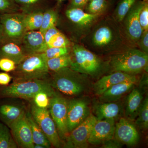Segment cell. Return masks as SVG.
I'll list each match as a JSON object with an SVG mask.
<instances>
[{"label":"cell","instance_id":"24","mask_svg":"<svg viewBox=\"0 0 148 148\" xmlns=\"http://www.w3.org/2000/svg\"><path fill=\"white\" fill-rule=\"evenodd\" d=\"M26 117L31 128L34 144L42 145L45 148L51 147V146L50 142L39 125L33 118L31 113H26Z\"/></svg>","mask_w":148,"mask_h":148},{"label":"cell","instance_id":"38","mask_svg":"<svg viewBox=\"0 0 148 148\" xmlns=\"http://www.w3.org/2000/svg\"><path fill=\"white\" fill-rule=\"evenodd\" d=\"M140 47L143 51L148 53V31H144L141 35L140 40Z\"/></svg>","mask_w":148,"mask_h":148},{"label":"cell","instance_id":"23","mask_svg":"<svg viewBox=\"0 0 148 148\" xmlns=\"http://www.w3.org/2000/svg\"><path fill=\"white\" fill-rule=\"evenodd\" d=\"M24 107L9 104L0 106V116L8 127L25 113Z\"/></svg>","mask_w":148,"mask_h":148},{"label":"cell","instance_id":"36","mask_svg":"<svg viewBox=\"0 0 148 148\" xmlns=\"http://www.w3.org/2000/svg\"><path fill=\"white\" fill-rule=\"evenodd\" d=\"M139 20L143 32L148 31V5L147 1L140 11Z\"/></svg>","mask_w":148,"mask_h":148},{"label":"cell","instance_id":"19","mask_svg":"<svg viewBox=\"0 0 148 148\" xmlns=\"http://www.w3.org/2000/svg\"><path fill=\"white\" fill-rule=\"evenodd\" d=\"M122 108L114 102L102 103L95 107V117L97 120L116 119L120 115Z\"/></svg>","mask_w":148,"mask_h":148},{"label":"cell","instance_id":"25","mask_svg":"<svg viewBox=\"0 0 148 148\" xmlns=\"http://www.w3.org/2000/svg\"><path fill=\"white\" fill-rule=\"evenodd\" d=\"M113 38V34L109 27L103 26L98 28L94 33L92 41L98 47L105 46L110 43Z\"/></svg>","mask_w":148,"mask_h":148},{"label":"cell","instance_id":"22","mask_svg":"<svg viewBox=\"0 0 148 148\" xmlns=\"http://www.w3.org/2000/svg\"><path fill=\"white\" fill-rule=\"evenodd\" d=\"M46 50L51 47H69L70 41L55 27L49 29L44 34Z\"/></svg>","mask_w":148,"mask_h":148},{"label":"cell","instance_id":"35","mask_svg":"<svg viewBox=\"0 0 148 148\" xmlns=\"http://www.w3.org/2000/svg\"><path fill=\"white\" fill-rule=\"evenodd\" d=\"M47 59L56 58L70 53V49L67 47L48 48L43 52Z\"/></svg>","mask_w":148,"mask_h":148},{"label":"cell","instance_id":"16","mask_svg":"<svg viewBox=\"0 0 148 148\" xmlns=\"http://www.w3.org/2000/svg\"><path fill=\"white\" fill-rule=\"evenodd\" d=\"M135 77V76L130 74L116 71L110 75L105 76L97 81L93 84V90L96 95L100 96L113 86L132 79Z\"/></svg>","mask_w":148,"mask_h":148},{"label":"cell","instance_id":"17","mask_svg":"<svg viewBox=\"0 0 148 148\" xmlns=\"http://www.w3.org/2000/svg\"><path fill=\"white\" fill-rule=\"evenodd\" d=\"M136 77L132 79L114 85L110 88L100 96L102 103L114 102L129 92L137 83Z\"/></svg>","mask_w":148,"mask_h":148},{"label":"cell","instance_id":"29","mask_svg":"<svg viewBox=\"0 0 148 148\" xmlns=\"http://www.w3.org/2000/svg\"><path fill=\"white\" fill-rule=\"evenodd\" d=\"M135 123L140 129L147 130L148 128V98L146 97L142 102Z\"/></svg>","mask_w":148,"mask_h":148},{"label":"cell","instance_id":"6","mask_svg":"<svg viewBox=\"0 0 148 148\" xmlns=\"http://www.w3.org/2000/svg\"><path fill=\"white\" fill-rule=\"evenodd\" d=\"M25 15V13L20 12L1 13L3 31L2 42H12L20 44L27 32L24 23Z\"/></svg>","mask_w":148,"mask_h":148},{"label":"cell","instance_id":"7","mask_svg":"<svg viewBox=\"0 0 148 148\" xmlns=\"http://www.w3.org/2000/svg\"><path fill=\"white\" fill-rule=\"evenodd\" d=\"M31 113L47 137L51 146L56 148L61 147L63 145V141L48 110L38 108L33 103L31 106Z\"/></svg>","mask_w":148,"mask_h":148},{"label":"cell","instance_id":"9","mask_svg":"<svg viewBox=\"0 0 148 148\" xmlns=\"http://www.w3.org/2000/svg\"><path fill=\"white\" fill-rule=\"evenodd\" d=\"M97 119L90 114L82 123L72 130L66 137L64 147L85 148L88 146V140L91 130Z\"/></svg>","mask_w":148,"mask_h":148},{"label":"cell","instance_id":"30","mask_svg":"<svg viewBox=\"0 0 148 148\" xmlns=\"http://www.w3.org/2000/svg\"><path fill=\"white\" fill-rule=\"evenodd\" d=\"M58 19L57 12L53 10H47L43 12L42 24L39 31L42 34L51 27H55Z\"/></svg>","mask_w":148,"mask_h":148},{"label":"cell","instance_id":"37","mask_svg":"<svg viewBox=\"0 0 148 148\" xmlns=\"http://www.w3.org/2000/svg\"><path fill=\"white\" fill-rule=\"evenodd\" d=\"M15 62L8 58H0V69L3 71L8 73L12 72L16 67Z\"/></svg>","mask_w":148,"mask_h":148},{"label":"cell","instance_id":"41","mask_svg":"<svg viewBox=\"0 0 148 148\" xmlns=\"http://www.w3.org/2000/svg\"><path fill=\"white\" fill-rule=\"evenodd\" d=\"M89 0H71V8L82 9L86 6Z\"/></svg>","mask_w":148,"mask_h":148},{"label":"cell","instance_id":"14","mask_svg":"<svg viewBox=\"0 0 148 148\" xmlns=\"http://www.w3.org/2000/svg\"><path fill=\"white\" fill-rule=\"evenodd\" d=\"M146 0L139 1L134 4L126 15L125 28L130 38L134 42L140 40L143 31L139 20V15Z\"/></svg>","mask_w":148,"mask_h":148},{"label":"cell","instance_id":"21","mask_svg":"<svg viewBox=\"0 0 148 148\" xmlns=\"http://www.w3.org/2000/svg\"><path fill=\"white\" fill-rule=\"evenodd\" d=\"M67 18L74 24L80 27L90 25L98 17L97 14L85 12L82 9L71 8L66 11Z\"/></svg>","mask_w":148,"mask_h":148},{"label":"cell","instance_id":"8","mask_svg":"<svg viewBox=\"0 0 148 148\" xmlns=\"http://www.w3.org/2000/svg\"><path fill=\"white\" fill-rule=\"evenodd\" d=\"M69 101L56 93L51 97L49 108L51 116L55 123L61 140H65L69 134L67 127Z\"/></svg>","mask_w":148,"mask_h":148},{"label":"cell","instance_id":"31","mask_svg":"<svg viewBox=\"0 0 148 148\" xmlns=\"http://www.w3.org/2000/svg\"><path fill=\"white\" fill-rule=\"evenodd\" d=\"M137 0H122L116 10V17L119 21H121L129 12Z\"/></svg>","mask_w":148,"mask_h":148},{"label":"cell","instance_id":"13","mask_svg":"<svg viewBox=\"0 0 148 148\" xmlns=\"http://www.w3.org/2000/svg\"><path fill=\"white\" fill-rule=\"evenodd\" d=\"M114 138L122 145L129 146L135 145L140 140L135 125L125 118H121L116 123Z\"/></svg>","mask_w":148,"mask_h":148},{"label":"cell","instance_id":"43","mask_svg":"<svg viewBox=\"0 0 148 148\" xmlns=\"http://www.w3.org/2000/svg\"><path fill=\"white\" fill-rule=\"evenodd\" d=\"M3 38V31L2 25L1 22V13H0V44L2 41Z\"/></svg>","mask_w":148,"mask_h":148},{"label":"cell","instance_id":"26","mask_svg":"<svg viewBox=\"0 0 148 148\" xmlns=\"http://www.w3.org/2000/svg\"><path fill=\"white\" fill-rule=\"evenodd\" d=\"M43 12L35 11L25 13L24 23L27 32L39 30L42 24Z\"/></svg>","mask_w":148,"mask_h":148},{"label":"cell","instance_id":"4","mask_svg":"<svg viewBox=\"0 0 148 148\" xmlns=\"http://www.w3.org/2000/svg\"><path fill=\"white\" fill-rule=\"evenodd\" d=\"M148 53L137 49H130L114 55L111 65L116 71L138 73L147 69Z\"/></svg>","mask_w":148,"mask_h":148},{"label":"cell","instance_id":"40","mask_svg":"<svg viewBox=\"0 0 148 148\" xmlns=\"http://www.w3.org/2000/svg\"><path fill=\"white\" fill-rule=\"evenodd\" d=\"M12 77L6 72L0 73V85L7 86L11 81Z\"/></svg>","mask_w":148,"mask_h":148},{"label":"cell","instance_id":"3","mask_svg":"<svg viewBox=\"0 0 148 148\" xmlns=\"http://www.w3.org/2000/svg\"><path fill=\"white\" fill-rule=\"evenodd\" d=\"M82 75L67 67L53 72L49 82L54 89L65 95H78L87 87V82Z\"/></svg>","mask_w":148,"mask_h":148},{"label":"cell","instance_id":"28","mask_svg":"<svg viewBox=\"0 0 148 148\" xmlns=\"http://www.w3.org/2000/svg\"><path fill=\"white\" fill-rule=\"evenodd\" d=\"M17 144L8 127L0 123V148H16Z\"/></svg>","mask_w":148,"mask_h":148},{"label":"cell","instance_id":"2","mask_svg":"<svg viewBox=\"0 0 148 148\" xmlns=\"http://www.w3.org/2000/svg\"><path fill=\"white\" fill-rule=\"evenodd\" d=\"M44 53L26 56L12 71L14 81L48 79L49 70Z\"/></svg>","mask_w":148,"mask_h":148},{"label":"cell","instance_id":"12","mask_svg":"<svg viewBox=\"0 0 148 148\" xmlns=\"http://www.w3.org/2000/svg\"><path fill=\"white\" fill-rule=\"evenodd\" d=\"M18 147L34 148L31 128L26 117V112L9 127Z\"/></svg>","mask_w":148,"mask_h":148},{"label":"cell","instance_id":"20","mask_svg":"<svg viewBox=\"0 0 148 148\" xmlns=\"http://www.w3.org/2000/svg\"><path fill=\"white\" fill-rule=\"evenodd\" d=\"M26 56L19 44L5 42L0 44V58H9L13 60L17 65Z\"/></svg>","mask_w":148,"mask_h":148},{"label":"cell","instance_id":"33","mask_svg":"<svg viewBox=\"0 0 148 148\" xmlns=\"http://www.w3.org/2000/svg\"><path fill=\"white\" fill-rule=\"evenodd\" d=\"M21 8L15 0H0V13L19 12Z\"/></svg>","mask_w":148,"mask_h":148},{"label":"cell","instance_id":"15","mask_svg":"<svg viewBox=\"0 0 148 148\" xmlns=\"http://www.w3.org/2000/svg\"><path fill=\"white\" fill-rule=\"evenodd\" d=\"M20 45L26 56L43 53L46 50L44 34L39 30L26 32Z\"/></svg>","mask_w":148,"mask_h":148},{"label":"cell","instance_id":"39","mask_svg":"<svg viewBox=\"0 0 148 148\" xmlns=\"http://www.w3.org/2000/svg\"><path fill=\"white\" fill-rule=\"evenodd\" d=\"M123 145L115 139H111L102 144V147L107 148H121Z\"/></svg>","mask_w":148,"mask_h":148},{"label":"cell","instance_id":"11","mask_svg":"<svg viewBox=\"0 0 148 148\" xmlns=\"http://www.w3.org/2000/svg\"><path fill=\"white\" fill-rule=\"evenodd\" d=\"M115 123L114 120H97L90 132L88 144L100 145L113 139Z\"/></svg>","mask_w":148,"mask_h":148},{"label":"cell","instance_id":"10","mask_svg":"<svg viewBox=\"0 0 148 148\" xmlns=\"http://www.w3.org/2000/svg\"><path fill=\"white\" fill-rule=\"evenodd\" d=\"M90 114L88 104L84 100L75 99L69 101L67 122L69 133L82 123Z\"/></svg>","mask_w":148,"mask_h":148},{"label":"cell","instance_id":"32","mask_svg":"<svg viewBox=\"0 0 148 148\" xmlns=\"http://www.w3.org/2000/svg\"><path fill=\"white\" fill-rule=\"evenodd\" d=\"M106 0H89L86 4L88 13L97 14L104 11L107 6Z\"/></svg>","mask_w":148,"mask_h":148},{"label":"cell","instance_id":"5","mask_svg":"<svg viewBox=\"0 0 148 148\" xmlns=\"http://www.w3.org/2000/svg\"><path fill=\"white\" fill-rule=\"evenodd\" d=\"M70 68L75 71L93 76L101 71V62L97 56L82 46L75 45L72 48Z\"/></svg>","mask_w":148,"mask_h":148},{"label":"cell","instance_id":"18","mask_svg":"<svg viewBox=\"0 0 148 148\" xmlns=\"http://www.w3.org/2000/svg\"><path fill=\"white\" fill-rule=\"evenodd\" d=\"M143 98V93L139 88H134L130 93L126 100L125 109V115L127 119L135 121L136 119Z\"/></svg>","mask_w":148,"mask_h":148},{"label":"cell","instance_id":"34","mask_svg":"<svg viewBox=\"0 0 148 148\" xmlns=\"http://www.w3.org/2000/svg\"><path fill=\"white\" fill-rule=\"evenodd\" d=\"M50 99L49 95L45 92H38L33 98L35 106L42 109H47L49 108Z\"/></svg>","mask_w":148,"mask_h":148},{"label":"cell","instance_id":"42","mask_svg":"<svg viewBox=\"0 0 148 148\" xmlns=\"http://www.w3.org/2000/svg\"><path fill=\"white\" fill-rule=\"evenodd\" d=\"M18 4L24 5H31L38 2L40 0H15Z\"/></svg>","mask_w":148,"mask_h":148},{"label":"cell","instance_id":"1","mask_svg":"<svg viewBox=\"0 0 148 148\" xmlns=\"http://www.w3.org/2000/svg\"><path fill=\"white\" fill-rule=\"evenodd\" d=\"M47 92L50 97L56 94L48 79L14 81L12 84L0 88V97L33 99L38 92Z\"/></svg>","mask_w":148,"mask_h":148},{"label":"cell","instance_id":"44","mask_svg":"<svg viewBox=\"0 0 148 148\" xmlns=\"http://www.w3.org/2000/svg\"><path fill=\"white\" fill-rule=\"evenodd\" d=\"M44 146L40 145H34V148H45Z\"/></svg>","mask_w":148,"mask_h":148},{"label":"cell","instance_id":"45","mask_svg":"<svg viewBox=\"0 0 148 148\" xmlns=\"http://www.w3.org/2000/svg\"><path fill=\"white\" fill-rule=\"evenodd\" d=\"M60 1H63V0H60Z\"/></svg>","mask_w":148,"mask_h":148},{"label":"cell","instance_id":"27","mask_svg":"<svg viewBox=\"0 0 148 148\" xmlns=\"http://www.w3.org/2000/svg\"><path fill=\"white\" fill-rule=\"evenodd\" d=\"M71 63V57L70 53L47 60L49 70L53 73L64 68L70 67Z\"/></svg>","mask_w":148,"mask_h":148}]
</instances>
